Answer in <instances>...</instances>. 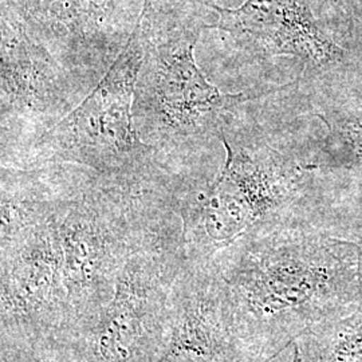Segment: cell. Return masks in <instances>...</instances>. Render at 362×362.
Here are the masks:
<instances>
[{
	"label": "cell",
	"mask_w": 362,
	"mask_h": 362,
	"mask_svg": "<svg viewBox=\"0 0 362 362\" xmlns=\"http://www.w3.org/2000/svg\"><path fill=\"white\" fill-rule=\"evenodd\" d=\"M361 243L294 218L250 235L208 266L224 320L251 362L362 305Z\"/></svg>",
	"instance_id": "1"
},
{
	"label": "cell",
	"mask_w": 362,
	"mask_h": 362,
	"mask_svg": "<svg viewBox=\"0 0 362 362\" xmlns=\"http://www.w3.org/2000/svg\"><path fill=\"white\" fill-rule=\"evenodd\" d=\"M37 168L62 252L67 320L59 362H66L112 300L133 251L177 214L176 187L122 180L73 164Z\"/></svg>",
	"instance_id": "2"
},
{
	"label": "cell",
	"mask_w": 362,
	"mask_h": 362,
	"mask_svg": "<svg viewBox=\"0 0 362 362\" xmlns=\"http://www.w3.org/2000/svg\"><path fill=\"white\" fill-rule=\"evenodd\" d=\"M197 0H144L136 22L143 43L133 117L143 143L188 179L211 177L200 164L220 141L223 121L254 94H224L196 64L194 47L207 25Z\"/></svg>",
	"instance_id": "3"
},
{
	"label": "cell",
	"mask_w": 362,
	"mask_h": 362,
	"mask_svg": "<svg viewBox=\"0 0 362 362\" xmlns=\"http://www.w3.org/2000/svg\"><path fill=\"white\" fill-rule=\"evenodd\" d=\"M240 105L220 130L223 167L211 177L182 182L175 194L189 266H208L247 236L297 218L314 168L275 146L242 116Z\"/></svg>",
	"instance_id": "4"
},
{
	"label": "cell",
	"mask_w": 362,
	"mask_h": 362,
	"mask_svg": "<svg viewBox=\"0 0 362 362\" xmlns=\"http://www.w3.org/2000/svg\"><path fill=\"white\" fill-rule=\"evenodd\" d=\"M1 362H59L65 339L62 252L38 168H1Z\"/></svg>",
	"instance_id": "5"
},
{
	"label": "cell",
	"mask_w": 362,
	"mask_h": 362,
	"mask_svg": "<svg viewBox=\"0 0 362 362\" xmlns=\"http://www.w3.org/2000/svg\"><path fill=\"white\" fill-rule=\"evenodd\" d=\"M139 28L94 90L6 168L73 164L122 180L177 185L187 177L143 143L134 127L133 103L143 62Z\"/></svg>",
	"instance_id": "6"
},
{
	"label": "cell",
	"mask_w": 362,
	"mask_h": 362,
	"mask_svg": "<svg viewBox=\"0 0 362 362\" xmlns=\"http://www.w3.org/2000/svg\"><path fill=\"white\" fill-rule=\"evenodd\" d=\"M187 259L177 214L149 233L119 274L115 296L66 362H156Z\"/></svg>",
	"instance_id": "7"
},
{
	"label": "cell",
	"mask_w": 362,
	"mask_h": 362,
	"mask_svg": "<svg viewBox=\"0 0 362 362\" xmlns=\"http://www.w3.org/2000/svg\"><path fill=\"white\" fill-rule=\"evenodd\" d=\"M93 90L1 1V167L11 164Z\"/></svg>",
	"instance_id": "8"
},
{
	"label": "cell",
	"mask_w": 362,
	"mask_h": 362,
	"mask_svg": "<svg viewBox=\"0 0 362 362\" xmlns=\"http://www.w3.org/2000/svg\"><path fill=\"white\" fill-rule=\"evenodd\" d=\"M233 46L254 59H293L305 70H324L345 57L320 26L309 0H246L239 8L204 1Z\"/></svg>",
	"instance_id": "9"
},
{
	"label": "cell",
	"mask_w": 362,
	"mask_h": 362,
	"mask_svg": "<svg viewBox=\"0 0 362 362\" xmlns=\"http://www.w3.org/2000/svg\"><path fill=\"white\" fill-rule=\"evenodd\" d=\"M28 33L93 89L125 47L129 35L109 25L106 6L94 0H1Z\"/></svg>",
	"instance_id": "10"
},
{
	"label": "cell",
	"mask_w": 362,
	"mask_h": 362,
	"mask_svg": "<svg viewBox=\"0 0 362 362\" xmlns=\"http://www.w3.org/2000/svg\"><path fill=\"white\" fill-rule=\"evenodd\" d=\"M156 362H251L224 320L209 266L182 269L164 346Z\"/></svg>",
	"instance_id": "11"
},
{
	"label": "cell",
	"mask_w": 362,
	"mask_h": 362,
	"mask_svg": "<svg viewBox=\"0 0 362 362\" xmlns=\"http://www.w3.org/2000/svg\"><path fill=\"white\" fill-rule=\"evenodd\" d=\"M293 346L294 362H362V305L314 326Z\"/></svg>",
	"instance_id": "12"
},
{
	"label": "cell",
	"mask_w": 362,
	"mask_h": 362,
	"mask_svg": "<svg viewBox=\"0 0 362 362\" xmlns=\"http://www.w3.org/2000/svg\"><path fill=\"white\" fill-rule=\"evenodd\" d=\"M326 127L325 163L338 168L362 167V110L332 109L320 115Z\"/></svg>",
	"instance_id": "13"
},
{
	"label": "cell",
	"mask_w": 362,
	"mask_h": 362,
	"mask_svg": "<svg viewBox=\"0 0 362 362\" xmlns=\"http://www.w3.org/2000/svg\"><path fill=\"white\" fill-rule=\"evenodd\" d=\"M360 272H361V285H362V242H361V260H360Z\"/></svg>",
	"instance_id": "14"
}]
</instances>
